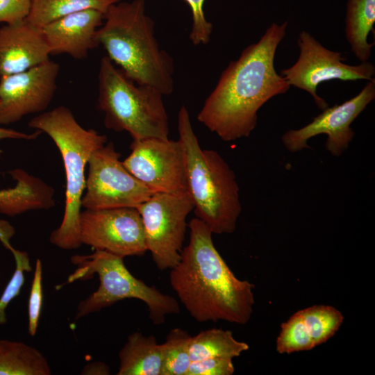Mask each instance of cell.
Returning <instances> with one entry per match:
<instances>
[{
  "label": "cell",
  "mask_w": 375,
  "mask_h": 375,
  "mask_svg": "<svg viewBox=\"0 0 375 375\" xmlns=\"http://www.w3.org/2000/svg\"><path fill=\"white\" fill-rule=\"evenodd\" d=\"M287 26V22L272 23L257 42L228 64L205 100L197 119L221 140L230 142L249 136L257 125L259 109L290 89L274 67L276 51Z\"/></svg>",
  "instance_id": "cell-1"
},
{
  "label": "cell",
  "mask_w": 375,
  "mask_h": 375,
  "mask_svg": "<svg viewBox=\"0 0 375 375\" xmlns=\"http://www.w3.org/2000/svg\"><path fill=\"white\" fill-rule=\"evenodd\" d=\"M188 227L189 243L169 273L170 285L178 299L198 322L247 324L255 303L254 285L235 276L203 222L194 217Z\"/></svg>",
  "instance_id": "cell-2"
},
{
  "label": "cell",
  "mask_w": 375,
  "mask_h": 375,
  "mask_svg": "<svg viewBox=\"0 0 375 375\" xmlns=\"http://www.w3.org/2000/svg\"><path fill=\"white\" fill-rule=\"evenodd\" d=\"M96 40L106 56L135 83L155 88L163 95L172 93L174 60L160 47L155 23L146 13L145 0L111 5L104 13Z\"/></svg>",
  "instance_id": "cell-3"
},
{
  "label": "cell",
  "mask_w": 375,
  "mask_h": 375,
  "mask_svg": "<svg viewBox=\"0 0 375 375\" xmlns=\"http://www.w3.org/2000/svg\"><path fill=\"white\" fill-rule=\"evenodd\" d=\"M177 128L185 157L186 192L196 217L212 234L233 233L242 211L233 170L217 151L201 147L184 105L178 113Z\"/></svg>",
  "instance_id": "cell-4"
},
{
  "label": "cell",
  "mask_w": 375,
  "mask_h": 375,
  "mask_svg": "<svg viewBox=\"0 0 375 375\" xmlns=\"http://www.w3.org/2000/svg\"><path fill=\"white\" fill-rule=\"evenodd\" d=\"M28 126L47 133L60 153L66 176L65 210L60 226L49 236L50 242L64 250L79 248L81 198L85 187V166L91 154L107 143V137L94 129H85L71 110L60 106L43 112Z\"/></svg>",
  "instance_id": "cell-5"
},
{
  "label": "cell",
  "mask_w": 375,
  "mask_h": 375,
  "mask_svg": "<svg viewBox=\"0 0 375 375\" xmlns=\"http://www.w3.org/2000/svg\"><path fill=\"white\" fill-rule=\"evenodd\" d=\"M163 96L155 88L128 78L106 56L101 59L97 101L107 128L126 131L133 140L169 138Z\"/></svg>",
  "instance_id": "cell-6"
},
{
  "label": "cell",
  "mask_w": 375,
  "mask_h": 375,
  "mask_svg": "<svg viewBox=\"0 0 375 375\" xmlns=\"http://www.w3.org/2000/svg\"><path fill=\"white\" fill-rule=\"evenodd\" d=\"M71 262L76 266L65 284L76 281H85L97 274L99 279L97 290L77 306L74 320L99 312L126 299L142 301L147 306L149 317L153 324L165 322L166 317L180 311L177 300L147 285L135 277L124 263V258L111 253L95 250L89 255H74Z\"/></svg>",
  "instance_id": "cell-7"
},
{
  "label": "cell",
  "mask_w": 375,
  "mask_h": 375,
  "mask_svg": "<svg viewBox=\"0 0 375 375\" xmlns=\"http://www.w3.org/2000/svg\"><path fill=\"white\" fill-rule=\"evenodd\" d=\"M136 208L153 262L160 270L173 268L180 260L187 217L194 210L190 195L187 192H156Z\"/></svg>",
  "instance_id": "cell-8"
},
{
  "label": "cell",
  "mask_w": 375,
  "mask_h": 375,
  "mask_svg": "<svg viewBox=\"0 0 375 375\" xmlns=\"http://www.w3.org/2000/svg\"><path fill=\"white\" fill-rule=\"evenodd\" d=\"M120 156L112 142H107L91 154L81 207L136 208L156 193L128 171Z\"/></svg>",
  "instance_id": "cell-9"
},
{
  "label": "cell",
  "mask_w": 375,
  "mask_h": 375,
  "mask_svg": "<svg viewBox=\"0 0 375 375\" xmlns=\"http://www.w3.org/2000/svg\"><path fill=\"white\" fill-rule=\"evenodd\" d=\"M299 56L290 67L281 70V75L290 85L308 92L320 109L327 103L317 94L319 83L332 80L342 81H372L374 66L367 62L358 65L344 63L340 52L331 51L322 45L308 32L302 31L297 39Z\"/></svg>",
  "instance_id": "cell-10"
},
{
  "label": "cell",
  "mask_w": 375,
  "mask_h": 375,
  "mask_svg": "<svg viewBox=\"0 0 375 375\" xmlns=\"http://www.w3.org/2000/svg\"><path fill=\"white\" fill-rule=\"evenodd\" d=\"M82 244L118 256H142L147 251L142 219L136 208L85 209L79 216Z\"/></svg>",
  "instance_id": "cell-11"
},
{
  "label": "cell",
  "mask_w": 375,
  "mask_h": 375,
  "mask_svg": "<svg viewBox=\"0 0 375 375\" xmlns=\"http://www.w3.org/2000/svg\"><path fill=\"white\" fill-rule=\"evenodd\" d=\"M122 161L137 179L156 192H186L185 163L179 140L156 138L132 140Z\"/></svg>",
  "instance_id": "cell-12"
},
{
  "label": "cell",
  "mask_w": 375,
  "mask_h": 375,
  "mask_svg": "<svg viewBox=\"0 0 375 375\" xmlns=\"http://www.w3.org/2000/svg\"><path fill=\"white\" fill-rule=\"evenodd\" d=\"M60 65L51 60L26 71L0 77V126L43 112L57 89Z\"/></svg>",
  "instance_id": "cell-13"
},
{
  "label": "cell",
  "mask_w": 375,
  "mask_h": 375,
  "mask_svg": "<svg viewBox=\"0 0 375 375\" xmlns=\"http://www.w3.org/2000/svg\"><path fill=\"white\" fill-rule=\"evenodd\" d=\"M375 98L374 79L369 81L361 91L341 104L327 107L305 126L289 130L282 136L285 148L291 152L310 148L308 140L319 134H326V149L334 156H341L349 147L354 136L352 122Z\"/></svg>",
  "instance_id": "cell-14"
},
{
  "label": "cell",
  "mask_w": 375,
  "mask_h": 375,
  "mask_svg": "<svg viewBox=\"0 0 375 375\" xmlns=\"http://www.w3.org/2000/svg\"><path fill=\"white\" fill-rule=\"evenodd\" d=\"M343 320L342 312L331 306L300 310L281 324L276 351L283 354L311 350L333 337Z\"/></svg>",
  "instance_id": "cell-15"
},
{
  "label": "cell",
  "mask_w": 375,
  "mask_h": 375,
  "mask_svg": "<svg viewBox=\"0 0 375 375\" xmlns=\"http://www.w3.org/2000/svg\"><path fill=\"white\" fill-rule=\"evenodd\" d=\"M104 13L85 9L59 18L43 26L50 55L67 54L76 60L87 58L98 47L96 34L102 25Z\"/></svg>",
  "instance_id": "cell-16"
},
{
  "label": "cell",
  "mask_w": 375,
  "mask_h": 375,
  "mask_svg": "<svg viewBox=\"0 0 375 375\" xmlns=\"http://www.w3.org/2000/svg\"><path fill=\"white\" fill-rule=\"evenodd\" d=\"M49 56L41 27L26 19L0 27V77L42 64Z\"/></svg>",
  "instance_id": "cell-17"
},
{
  "label": "cell",
  "mask_w": 375,
  "mask_h": 375,
  "mask_svg": "<svg viewBox=\"0 0 375 375\" xmlns=\"http://www.w3.org/2000/svg\"><path fill=\"white\" fill-rule=\"evenodd\" d=\"M15 187L0 190V213L15 217L28 211L48 210L55 206L54 189L41 178L22 169L8 172Z\"/></svg>",
  "instance_id": "cell-18"
},
{
  "label": "cell",
  "mask_w": 375,
  "mask_h": 375,
  "mask_svg": "<svg viewBox=\"0 0 375 375\" xmlns=\"http://www.w3.org/2000/svg\"><path fill=\"white\" fill-rule=\"evenodd\" d=\"M117 375H162V344L153 335L131 333L119 352Z\"/></svg>",
  "instance_id": "cell-19"
},
{
  "label": "cell",
  "mask_w": 375,
  "mask_h": 375,
  "mask_svg": "<svg viewBox=\"0 0 375 375\" xmlns=\"http://www.w3.org/2000/svg\"><path fill=\"white\" fill-rule=\"evenodd\" d=\"M375 0H347L345 35L351 49L361 62H367L374 43L367 37L374 31Z\"/></svg>",
  "instance_id": "cell-20"
},
{
  "label": "cell",
  "mask_w": 375,
  "mask_h": 375,
  "mask_svg": "<svg viewBox=\"0 0 375 375\" xmlns=\"http://www.w3.org/2000/svg\"><path fill=\"white\" fill-rule=\"evenodd\" d=\"M44 355L22 342L0 340V375H50Z\"/></svg>",
  "instance_id": "cell-21"
},
{
  "label": "cell",
  "mask_w": 375,
  "mask_h": 375,
  "mask_svg": "<svg viewBox=\"0 0 375 375\" xmlns=\"http://www.w3.org/2000/svg\"><path fill=\"white\" fill-rule=\"evenodd\" d=\"M249 348L246 342L237 340L231 331L211 328L191 337L189 355L191 362L214 358L233 359Z\"/></svg>",
  "instance_id": "cell-22"
},
{
  "label": "cell",
  "mask_w": 375,
  "mask_h": 375,
  "mask_svg": "<svg viewBox=\"0 0 375 375\" xmlns=\"http://www.w3.org/2000/svg\"><path fill=\"white\" fill-rule=\"evenodd\" d=\"M120 0H32L30 23L42 28L45 25L71 13L85 9H95L105 13Z\"/></svg>",
  "instance_id": "cell-23"
},
{
  "label": "cell",
  "mask_w": 375,
  "mask_h": 375,
  "mask_svg": "<svg viewBox=\"0 0 375 375\" xmlns=\"http://www.w3.org/2000/svg\"><path fill=\"white\" fill-rule=\"evenodd\" d=\"M191 335L180 328L167 335L163 347L162 375H186L191 360L189 346Z\"/></svg>",
  "instance_id": "cell-24"
},
{
  "label": "cell",
  "mask_w": 375,
  "mask_h": 375,
  "mask_svg": "<svg viewBox=\"0 0 375 375\" xmlns=\"http://www.w3.org/2000/svg\"><path fill=\"white\" fill-rule=\"evenodd\" d=\"M10 251L14 256L16 267L10 281L0 297V326L5 324L7 322L6 308L10 301L20 293L25 281L24 272H29L32 270L27 252L17 250L13 247Z\"/></svg>",
  "instance_id": "cell-25"
},
{
  "label": "cell",
  "mask_w": 375,
  "mask_h": 375,
  "mask_svg": "<svg viewBox=\"0 0 375 375\" xmlns=\"http://www.w3.org/2000/svg\"><path fill=\"white\" fill-rule=\"evenodd\" d=\"M42 264L38 258L28 302V332L31 336L36 334L42 307Z\"/></svg>",
  "instance_id": "cell-26"
},
{
  "label": "cell",
  "mask_w": 375,
  "mask_h": 375,
  "mask_svg": "<svg viewBox=\"0 0 375 375\" xmlns=\"http://www.w3.org/2000/svg\"><path fill=\"white\" fill-rule=\"evenodd\" d=\"M190 6L192 24L190 39L195 45L206 44L210 42L212 24L206 18L203 5L206 0H184Z\"/></svg>",
  "instance_id": "cell-27"
},
{
  "label": "cell",
  "mask_w": 375,
  "mask_h": 375,
  "mask_svg": "<svg viewBox=\"0 0 375 375\" xmlns=\"http://www.w3.org/2000/svg\"><path fill=\"white\" fill-rule=\"evenodd\" d=\"M232 358H214L191 362L186 375H232Z\"/></svg>",
  "instance_id": "cell-28"
},
{
  "label": "cell",
  "mask_w": 375,
  "mask_h": 375,
  "mask_svg": "<svg viewBox=\"0 0 375 375\" xmlns=\"http://www.w3.org/2000/svg\"><path fill=\"white\" fill-rule=\"evenodd\" d=\"M32 0H0V24H13L27 19Z\"/></svg>",
  "instance_id": "cell-29"
},
{
  "label": "cell",
  "mask_w": 375,
  "mask_h": 375,
  "mask_svg": "<svg viewBox=\"0 0 375 375\" xmlns=\"http://www.w3.org/2000/svg\"><path fill=\"white\" fill-rule=\"evenodd\" d=\"M41 133V131L37 130L33 133H25L11 128H3L0 126V140L22 139L31 140L37 138Z\"/></svg>",
  "instance_id": "cell-30"
},
{
  "label": "cell",
  "mask_w": 375,
  "mask_h": 375,
  "mask_svg": "<svg viewBox=\"0 0 375 375\" xmlns=\"http://www.w3.org/2000/svg\"><path fill=\"white\" fill-rule=\"evenodd\" d=\"M110 367L103 362H92L84 366L82 375H108L110 374Z\"/></svg>",
  "instance_id": "cell-31"
},
{
  "label": "cell",
  "mask_w": 375,
  "mask_h": 375,
  "mask_svg": "<svg viewBox=\"0 0 375 375\" xmlns=\"http://www.w3.org/2000/svg\"><path fill=\"white\" fill-rule=\"evenodd\" d=\"M15 233V231L14 227L8 222L0 220V241L8 250H10L12 248L10 243V240Z\"/></svg>",
  "instance_id": "cell-32"
}]
</instances>
